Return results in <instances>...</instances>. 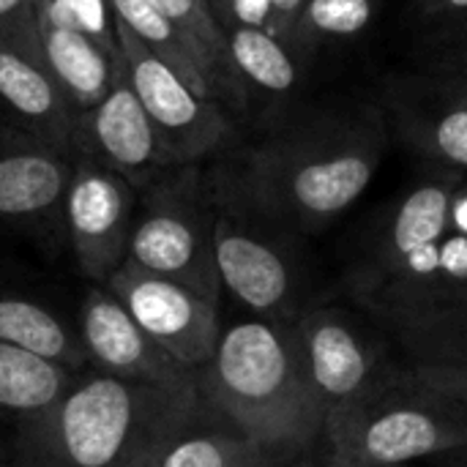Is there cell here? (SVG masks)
Here are the masks:
<instances>
[{"label": "cell", "mask_w": 467, "mask_h": 467, "mask_svg": "<svg viewBox=\"0 0 467 467\" xmlns=\"http://www.w3.org/2000/svg\"><path fill=\"white\" fill-rule=\"evenodd\" d=\"M0 467H14V454L3 441H0Z\"/></svg>", "instance_id": "obj_34"}, {"label": "cell", "mask_w": 467, "mask_h": 467, "mask_svg": "<svg viewBox=\"0 0 467 467\" xmlns=\"http://www.w3.org/2000/svg\"><path fill=\"white\" fill-rule=\"evenodd\" d=\"M115 22H120L137 41H142L153 55H159L186 85L197 93L211 96L200 60L183 33L172 25V19L161 11L156 0H107Z\"/></svg>", "instance_id": "obj_21"}, {"label": "cell", "mask_w": 467, "mask_h": 467, "mask_svg": "<svg viewBox=\"0 0 467 467\" xmlns=\"http://www.w3.org/2000/svg\"><path fill=\"white\" fill-rule=\"evenodd\" d=\"M137 216V192L129 178L96 159L74 164L63 202V230L74 260L93 285H104L123 263Z\"/></svg>", "instance_id": "obj_9"}, {"label": "cell", "mask_w": 467, "mask_h": 467, "mask_svg": "<svg viewBox=\"0 0 467 467\" xmlns=\"http://www.w3.org/2000/svg\"><path fill=\"white\" fill-rule=\"evenodd\" d=\"M36 8L52 22L85 30L107 47H115V16L107 22V0H36Z\"/></svg>", "instance_id": "obj_26"}, {"label": "cell", "mask_w": 467, "mask_h": 467, "mask_svg": "<svg viewBox=\"0 0 467 467\" xmlns=\"http://www.w3.org/2000/svg\"><path fill=\"white\" fill-rule=\"evenodd\" d=\"M77 337L85 364L96 372L172 391L197 389V375L153 342L107 285H93L85 293Z\"/></svg>", "instance_id": "obj_11"}, {"label": "cell", "mask_w": 467, "mask_h": 467, "mask_svg": "<svg viewBox=\"0 0 467 467\" xmlns=\"http://www.w3.org/2000/svg\"><path fill=\"white\" fill-rule=\"evenodd\" d=\"M213 252L222 290H227L260 320L296 323L301 315V279L290 252L282 244L263 235L246 216L219 211Z\"/></svg>", "instance_id": "obj_10"}, {"label": "cell", "mask_w": 467, "mask_h": 467, "mask_svg": "<svg viewBox=\"0 0 467 467\" xmlns=\"http://www.w3.org/2000/svg\"><path fill=\"white\" fill-rule=\"evenodd\" d=\"M115 41L123 52L129 79L172 167L194 164L205 156H213L235 140V126L224 112V104L186 85L120 22H115Z\"/></svg>", "instance_id": "obj_7"}, {"label": "cell", "mask_w": 467, "mask_h": 467, "mask_svg": "<svg viewBox=\"0 0 467 467\" xmlns=\"http://www.w3.org/2000/svg\"><path fill=\"white\" fill-rule=\"evenodd\" d=\"M397 380L467 410V361H410Z\"/></svg>", "instance_id": "obj_25"}, {"label": "cell", "mask_w": 467, "mask_h": 467, "mask_svg": "<svg viewBox=\"0 0 467 467\" xmlns=\"http://www.w3.org/2000/svg\"><path fill=\"white\" fill-rule=\"evenodd\" d=\"M419 11L424 16H462L467 14V0H419Z\"/></svg>", "instance_id": "obj_30"}, {"label": "cell", "mask_w": 467, "mask_h": 467, "mask_svg": "<svg viewBox=\"0 0 467 467\" xmlns=\"http://www.w3.org/2000/svg\"><path fill=\"white\" fill-rule=\"evenodd\" d=\"M200 424L175 441L156 467H249L263 454L233 430H202Z\"/></svg>", "instance_id": "obj_24"}, {"label": "cell", "mask_w": 467, "mask_h": 467, "mask_svg": "<svg viewBox=\"0 0 467 467\" xmlns=\"http://www.w3.org/2000/svg\"><path fill=\"white\" fill-rule=\"evenodd\" d=\"M77 375L79 369L0 339V416H11L16 424L44 416L74 386Z\"/></svg>", "instance_id": "obj_18"}, {"label": "cell", "mask_w": 467, "mask_h": 467, "mask_svg": "<svg viewBox=\"0 0 467 467\" xmlns=\"http://www.w3.org/2000/svg\"><path fill=\"white\" fill-rule=\"evenodd\" d=\"M0 27L36 30V0H0Z\"/></svg>", "instance_id": "obj_28"}, {"label": "cell", "mask_w": 467, "mask_h": 467, "mask_svg": "<svg viewBox=\"0 0 467 467\" xmlns=\"http://www.w3.org/2000/svg\"><path fill=\"white\" fill-rule=\"evenodd\" d=\"M104 285L118 296L142 331L178 364L197 375L211 361L222 337L219 301L131 263H123Z\"/></svg>", "instance_id": "obj_8"}, {"label": "cell", "mask_w": 467, "mask_h": 467, "mask_svg": "<svg viewBox=\"0 0 467 467\" xmlns=\"http://www.w3.org/2000/svg\"><path fill=\"white\" fill-rule=\"evenodd\" d=\"M156 3L172 19V25L183 33L189 47L194 49L211 96L219 104L244 107L246 104V82L235 71V63L230 57L227 33L216 19L211 0H156Z\"/></svg>", "instance_id": "obj_19"}, {"label": "cell", "mask_w": 467, "mask_h": 467, "mask_svg": "<svg viewBox=\"0 0 467 467\" xmlns=\"http://www.w3.org/2000/svg\"><path fill=\"white\" fill-rule=\"evenodd\" d=\"M205 408L200 389L172 391L82 369L52 410L16 424L14 467H156Z\"/></svg>", "instance_id": "obj_2"}, {"label": "cell", "mask_w": 467, "mask_h": 467, "mask_svg": "<svg viewBox=\"0 0 467 467\" xmlns=\"http://www.w3.org/2000/svg\"><path fill=\"white\" fill-rule=\"evenodd\" d=\"M293 467H317V465H309V462H298V465H293Z\"/></svg>", "instance_id": "obj_37"}, {"label": "cell", "mask_w": 467, "mask_h": 467, "mask_svg": "<svg viewBox=\"0 0 467 467\" xmlns=\"http://www.w3.org/2000/svg\"><path fill=\"white\" fill-rule=\"evenodd\" d=\"M435 172L419 178L389 211L361 263H380L443 241L451 233V208L462 172L432 164Z\"/></svg>", "instance_id": "obj_16"}, {"label": "cell", "mask_w": 467, "mask_h": 467, "mask_svg": "<svg viewBox=\"0 0 467 467\" xmlns=\"http://www.w3.org/2000/svg\"><path fill=\"white\" fill-rule=\"evenodd\" d=\"M304 5H306V0H271V14H268L265 30H271L279 41H285L287 49H290V41H293V33H296Z\"/></svg>", "instance_id": "obj_27"}, {"label": "cell", "mask_w": 467, "mask_h": 467, "mask_svg": "<svg viewBox=\"0 0 467 467\" xmlns=\"http://www.w3.org/2000/svg\"><path fill=\"white\" fill-rule=\"evenodd\" d=\"M454 460H451V467H467V451H457V454H451Z\"/></svg>", "instance_id": "obj_36"}, {"label": "cell", "mask_w": 467, "mask_h": 467, "mask_svg": "<svg viewBox=\"0 0 467 467\" xmlns=\"http://www.w3.org/2000/svg\"><path fill=\"white\" fill-rule=\"evenodd\" d=\"M451 230L467 235V186L465 181L460 183L454 194V208H451Z\"/></svg>", "instance_id": "obj_31"}, {"label": "cell", "mask_w": 467, "mask_h": 467, "mask_svg": "<svg viewBox=\"0 0 467 467\" xmlns=\"http://www.w3.org/2000/svg\"><path fill=\"white\" fill-rule=\"evenodd\" d=\"M230 57L244 82L268 93H290L298 85V63L287 44L265 27L235 25L227 30Z\"/></svg>", "instance_id": "obj_22"}, {"label": "cell", "mask_w": 467, "mask_h": 467, "mask_svg": "<svg viewBox=\"0 0 467 467\" xmlns=\"http://www.w3.org/2000/svg\"><path fill=\"white\" fill-rule=\"evenodd\" d=\"M249 467H276V460H271L268 454H260Z\"/></svg>", "instance_id": "obj_35"}, {"label": "cell", "mask_w": 467, "mask_h": 467, "mask_svg": "<svg viewBox=\"0 0 467 467\" xmlns=\"http://www.w3.org/2000/svg\"><path fill=\"white\" fill-rule=\"evenodd\" d=\"M77 142L90 150V159L120 172L137 186L148 183L164 167H172L129 79L123 52L112 88L90 109L79 112Z\"/></svg>", "instance_id": "obj_14"}, {"label": "cell", "mask_w": 467, "mask_h": 467, "mask_svg": "<svg viewBox=\"0 0 467 467\" xmlns=\"http://www.w3.org/2000/svg\"><path fill=\"white\" fill-rule=\"evenodd\" d=\"M71 178L74 164L47 142L25 134L0 145V222L44 227L63 219Z\"/></svg>", "instance_id": "obj_15"}, {"label": "cell", "mask_w": 467, "mask_h": 467, "mask_svg": "<svg viewBox=\"0 0 467 467\" xmlns=\"http://www.w3.org/2000/svg\"><path fill=\"white\" fill-rule=\"evenodd\" d=\"M449 44H454V49H457V52H467V14H462V16H454Z\"/></svg>", "instance_id": "obj_32"}, {"label": "cell", "mask_w": 467, "mask_h": 467, "mask_svg": "<svg viewBox=\"0 0 467 467\" xmlns=\"http://www.w3.org/2000/svg\"><path fill=\"white\" fill-rule=\"evenodd\" d=\"M293 331L306 380L323 410V435L397 386L386 375L383 350L342 309H304Z\"/></svg>", "instance_id": "obj_6"}, {"label": "cell", "mask_w": 467, "mask_h": 467, "mask_svg": "<svg viewBox=\"0 0 467 467\" xmlns=\"http://www.w3.org/2000/svg\"><path fill=\"white\" fill-rule=\"evenodd\" d=\"M36 27L41 52L60 88L79 112L90 109L115 82L120 66V47H107L85 30L52 22L36 8Z\"/></svg>", "instance_id": "obj_17"}, {"label": "cell", "mask_w": 467, "mask_h": 467, "mask_svg": "<svg viewBox=\"0 0 467 467\" xmlns=\"http://www.w3.org/2000/svg\"><path fill=\"white\" fill-rule=\"evenodd\" d=\"M197 389L233 432L271 460L301 454L323 438V410L293 323L249 317L222 328L211 361L197 372Z\"/></svg>", "instance_id": "obj_3"}, {"label": "cell", "mask_w": 467, "mask_h": 467, "mask_svg": "<svg viewBox=\"0 0 467 467\" xmlns=\"http://www.w3.org/2000/svg\"><path fill=\"white\" fill-rule=\"evenodd\" d=\"M397 137L424 161L467 175V79L397 77L383 96Z\"/></svg>", "instance_id": "obj_13"}, {"label": "cell", "mask_w": 467, "mask_h": 467, "mask_svg": "<svg viewBox=\"0 0 467 467\" xmlns=\"http://www.w3.org/2000/svg\"><path fill=\"white\" fill-rule=\"evenodd\" d=\"M0 339L16 342L36 353H44L71 369H85V353L77 331H71L41 301L27 298L0 285Z\"/></svg>", "instance_id": "obj_20"}, {"label": "cell", "mask_w": 467, "mask_h": 467, "mask_svg": "<svg viewBox=\"0 0 467 467\" xmlns=\"http://www.w3.org/2000/svg\"><path fill=\"white\" fill-rule=\"evenodd\" d=\"M375 16V0H306L290 49L312 52L328 38L361 33Z\"/></svg>", "instance_id": "obj_23"}, {"label": "cell", "mask_w": 467, "mask_h": 467, "mask_svg": "<svg viewBox=\"0 0 467 467\" xmlns=\"http://www.w3.org/2000/svg\"><path fill=\"white\" fill-rule=\"evenodd\" d=\"M400 383V380H397ZM367 410L328 430L326 465L408 467L416 460L467 451V410L400 383Z\"/></svg>", "instance_id": "obj_4"}, {"label": "cell", "mask_w": 467, "mask_h": 467, "mask_svg": "<svg viewBox=\"0 0 467 467\" xmlns=\"http://www.w3.org/2000/svg\"><path fill=\"white\" fill-rule=\"evenodd\" d=\"M326 467H334V465H326Z\"/></svg>", "instance_id": "obj_38"}, {"label": "cell", "mask_w": 467, "mask_h": 467, "mask_svg": "<svg viewBox=\"0 0 467 467\" xmlns=\"http://www.w3.org/2000/svg\"><path fill=\"white\" fill-rule=\"evenodd\" d=\"M213 227L216 213L194 172L159 181L134 216L126 263L219 301L222 279L213 252Z\"/></svg>", "instance_id": "obj_5"}, {"label": "cell", "mask_w": 467, "mask_h": 467, "mask_svg": "<svg viewBox=\"0 0 467 467\" xmlns=\"http://www.w3.org/2000/svg\"><path fill=\"white\" fill-rule=\"evenodd\" d=\"M211 8H213L219 25L224 27V33H227V27L233 25V0H211Z\"/></svg>", "instance_id": "obj_33"}, {"label": "cell", "mask_w": 467, "mask_h": 467, "mask_svg": "<svg viewBox=\"0 0 467 467\" xmlns=\"http://www.w3.org/2000/svg\"><path fill=\"white\" fill-rule=\"evenodd\" d=\"M271 0H233V25H249V27H268ZM227 27V30H230Z\"/></svg>", "instance_id": "obj_29"}, {"label": "cell", "mask_w": 467, "mask_h": 467, "mask_svg": "<svg viewBox=\"0 0 467 467\" xmlns=\"http://www.w3.org/2000/svg\"><path fill=\"white\" fill-rule=\"evenodd\" d=\"M386 156L383 118L372 107L326 109L252 145L222 178V211L257 224L317 233L348 213Z\"/></svg>", "instance_id": "obj_1"}, {"label": "cell", "mask_w": 467, "mask_h": 467, "mask_svg": "<svg viewBox=\"0 0 467 467\" xmlns=\"http://www.w3.org/2000/svg\"><path fill=\"white\" fill-rule=\"evenodd\" d=\"M0 112L60 153L77 145L79 109L47 66L38 27H0Z\"/></svg>", "instance_id": "obj_12"}]
</instances>
